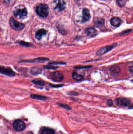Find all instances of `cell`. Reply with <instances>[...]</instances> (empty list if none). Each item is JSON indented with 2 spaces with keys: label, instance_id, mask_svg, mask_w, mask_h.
Returning <instances> with one entry per match:
<instances>
[{
  "label": "cell",
  "instance_id": "obj_1",
  "mask_svg": "<svg viewBox=\"0 0 133 134\" xmlns=\"http://www.w3.org/2000/svg\"><path fill=\"white\" fill-rule=\"evenodd\" d=\"M49 7L47 4H42L37 6L36 12L39 16L46 17L49 14Z\"/></svg>",
  "mask_w": 133,
  "mask_h": 134
},
{
  "label": "cell",
  "instance_id": "obj_2",
  "mask_svg": "<svg viewBox=\"0 0 133 134\" xmlns=\"http://www.w3.org/2000/svg\"><path fill=\"white\" fill-rule=\"evenodd\" d=\"M117 45V44L115 43L112 45H109V46H105L104 47H102L100 49L98 50L96 53V55L98 56L103 55L105 53H106L112 50L113 49H114V47H115V46H116Z\"/></svg>",
  "mask_w": 133,
  "mask_h": 134
},
{
  "label": "cell",
  "instance_id": "obj_3",
  "mask_svg": "<svg viewBox=\"0 0 133 134\" xmlns=\"http://www.w3.org/2000/svg\"><path fill=\"white\" fill-rule=\"evenodd\" d=\"M51 79L56 82H61L64 79L63 74L61 71H56L51 74Z\"/></svg>",
  "mask_w": 133,
  "mask_h": 134
},
{
  "label": "cell",
  "instance_id": "obj_4",
  "mask_svg": "<svg viewBox=\"0 0 133 134\" xmlns=\"http://www.w3.org/2000/svg\"><path fill=\"white\" fill-rule=\"evenodd\" d=\"M0 73L9 77L15 75V73L10 68L3 66H0Z\"/></svg>",
  "mask_w": 133,
  "mask_h": 134
},
{
  "label": "cell",
  "instance_id": "obj_5",
  "mask_svg": "<svg viewBox=\"0 0 133 134\" xmlns=\"http://www.w3.org/2000/svg\"><path fill=\"white\" fill-rule=\"evenodd\" d=\"M10 24L11 27L16 30H21L24 28L25 25L23 23L16 21L14 18H11L10 20Z\"/></svg>",
  "mask_w": 133,
  "mask_h": 134
},
{
  "label": "cell",
  "instance_id": "obj_6",
  "mask_svg": "<svg viewBox=\"0 0 133 134\" xmlns=\"http://www.w3.org/2000/svg\"><path fill=\"white\" fill-rule=\"evenodd\" d=\"M13 127L17 131H22L26 128V124L24 122L20 120H17L13 122Z\"/></svg>",
  "mask_w": 133,
  "mask_h": 134
},
{
  "label": "cell",
  "instance_id": "obj_7",
  "mask_svg": "<svg viewBox=\"0 0 133 134\" xmlns=\"http://www.w3.org/2000/svg\"><path fill=\"white\" fill-rule=\"evenodd\" d=\"M54 3L55 5L54 9L59 11H62L65 9L66 4L63 0H55Z\"/></svg>",
  "mask_w": 133,
  "mask_h": 134
},
{
  "label": "cell",
  "instance_id": "obj_8",
  "mask_svg": "<svg viewBox=\"0 0 133 134\" xmlns=\"http://www.w3.org/2000/svg\"><path fill=\"white\" fill-rule=\"evenodd\" d=\"M14 16L19 18H23L26 17L27 15V11L26 8L18 9L14 12Z\"/></svg>",
  "mask_w": 133,
  "mask_h": 134
},
{
  "label": "cell",
  "instance_id": "obj_9",
  "mask_svg": "<svg viewBox=\"0 0 133 134\" xmlns=\"http://www.w3.org/2000/svg\"><path fill=\"white\" fill-rule=\"evenodd\" d=\"M116 103L118 105L126 107L130 104V100L128 98H119L116 100Z\"/></svg>",
  "mask_w": 133,
  "mask_h": 134
},
{
  "label": "cell",
  "instance_id": "obj_10",
  "mask_svg": "<svg viewBox=\"0 0 133 134\" xmlns=\"http://www.w3.org/2000/svg\"><path fill=\"white\" fill-rule=\"evenodd\" d=\"M49 59L47 58L40 57L35 58L33 60H26V61H21V63H43L44 62L49 61Z\"/></svg>",
  "mask_w": 133,
  "mask_h": 134
},
{
  "label": "cell",
  "instance_id": "obj_11",
  "mask_svg": "<svg viewBox=\"0 0 133 134\" xmlns=\"http://www.w3.org/2000/svg\"><path fill=\"white\" fill-rule=\"evenodd\" d=\"M111 74L114 76H118L121 72V69L119 67L114 66L111 67L109 70Z\"/></svg>",
  "mask_w": 133,
  "mask_h": 134
},
{
  "label": "cell",
  "instance_id": "obj_12",
  "mask_svg": "<svg viewBox=\"0 0 133 134\" xmlns=\"http://www.w3.org/2000/svg\"><path fill=\"white\" fill-rule=\"evenodd\" d=\"M110 23L111 25L113 26L118 27L121 25V21L119 18L115 17L111 18L110 21Z\"/></svg>",
  "mask_w": 133,
  "mask_h": 134
},
{
  "label": "cell",
  "instance_id": "obj_13",
  "mask_svg": "<svg viewBox=\"0 0 133 134\" xmlns=\"http://www.w3.org/2000/svg\"><path fill=\"white\" fill-rule=\"evenodd\" d=\"M85 33L87 36L90 37H93L95 36L97 34V31L93 28H87L85 30Z\"/></svg>",
  "mask_w": 133,
  "mask_h": 134
},
{
  "label": "cell",
  "instance_id": "obj_14",
  "mask_svg": "<svg viewBox=\"0 0 133 134\" xmlns=\"http://www.w3.org/2000/svg\"><path fill=\"white\" fill-rule=\"evenodd\" d=\"M47 33V30L43 29H40L36 32L35 35V38L37 40H41L42 37L46 35Z\"/></svg>",
  "mask_w": 133,
  "mask_h": 134
},
{
  "label": "cell",
  "instance_id": "obj_15",
  "mask_svg": "<svg viewBox=\"0 0 133 134\" xmlns=\"http://www.w3.org/2000/svg\"><path fill=\"white\" fill-rule=\"evenodd\" d=\"M72 78L75 80L79 81L81 80L84 78L83 75L77 73L76 71H73L72 74Z\"/></svg>",
  "mask_w": 133,
  "mask_h": 134
},
{
  "label": "cell",
  "instance_id": "obj_16",
  "mask_svg": "<svg viewBox=\"0 0 133 134\" xmlns=\"http://www.w3.org/2000/svg\"><path fill=\"white\" fill-rule=\"evenodd\" d=\"M90 17V11L88 9H84L82 12V22L88 21Z\"/></svg>",
  "mask_w": 133,
  "mask_h": 134
},
{
  "label": "cell",
  "instance_id": "obj_17",
  "mask_svg": "<svg viewBox=\"0 0 133 134\" xmlns=\"http://www.w3.org/2000/svg\"><path fill=\"white\" fill-rule=\"evenodd\" d=\"M104 24V20L102 18H97L95 21V25L98 28H102Z\"/></svg>",
  "mask_w": 133,
  "mask_h": 134
},
{
  "label": "cell",
  "instance_id": "obj_18",
  "mask_svg": "<svg viewBox=\"0 0 133 134\" xmlns=\"http://www.w3.org/2000/svg\"><path fill=\"white\" fill-rule=\"evenodd\" d=\"M42 69L38 67H33L31 69L30 72L33 75H37L42 73Z\"/></svg>",
  "mask_w": 133,
  "mask_h": 134
},
{
  "label": "cell",
  "instance_id": "obj_19",
  "mask_svg": "<svg viewBox=\"0 0 133 134\" xmlns=\"http://www.w3.org/2000/svg\"><path fill=\"white\" fill-rule=\"evenodd\" d=\"M55 131L53 129L49 128H45L43 129L41 134H54Z\"/></svg>",
  "mask_w": 133,
  "mask_h": 134
},
{
  "label": "cell",
  "instance_id": "obj_20",
  "mask_svg": "<svg viewBox=\"0 0 133 134\" xmlns=\"http://www.w3.org/2000/svg\"><path fill=\"white\" fill-rule=\"evenodd\" d=\"M31 97L33 99L39 100H45L47 99V97L46 96L42 95H38L36 94H32L31 95Z\"/></svg>",
  "mask_w": 133,
  "mask_h": 134
},
{
  "label": "cell",
  "instance_id": "obj_21",
  "mask_svg": "<svg viewBox=\"0 0 133 134\" xmlns=\"http://www.w3.org/2000/svg\"><path fill=\"white\" fill-rule=\"evenodd\" d=\"M32 82L34 84H36L40 86H43L45 84V82L42 80H39V79H35L32 80Z\"/></svg>",
  "mask_w": 133,
  "mask_h": 134
},
{
  "label": "cell",
  "instance_id": "obj_22",
  "mask_svg": "<svg viewBox=\"0 0 133 134\" xmlns=\"http://www.w3.org/2000/svg\"><path fill=\"white\" fill-rule=\"evenodd\" d=\"M50 65H66V63L63 62H52L49 63Z\"/></svg>",
  "mask_w": 133,
  "mask_h": 134
},
{
  "label": "cell",
  "instance_id": "obj_23",
  "mask_svg": "<svg viewBox=\"0 0 133 134\" xmlns=\"http://www.w3.org/2000/svg\"><path fill=\"white\" fill-rule=\"evenodd\" d=\"M19 44L23 46H26V47H29L31 46V44L28 42H25L24 41H21L19 42Z\"/></svg>",
  "mask_w": 133,
  "mask_h": 134
},
{
  "label": "cell",
  "instance_id": "obj_24",
  "mask_svg": "<svg viewBox=\"0 0 133 134\" xmlns=\"http://www.w3.org/2000/svg\"><path fill=\"white\" fill-rule=\"evenodd\" d=\"M59 105H60V106L62 107L63 108H64L68 110H70L71 109V108H70V107L68 105H67L66 104H59Z\"/></svg>",
  "mask_w": 133,
  "mask_h": 134
},
{
  "label": "cell",
  "instance_id": "obj_25",
  "mask_svg": "<svg viewBox=\"0 0 133 134\" xmlns=\"http://www.w3.org/2000/svg\"><path fill=\"white\" fill-rule=\"evenodd\" d=\"M44 67L45 68L47 69H50V70H56L58 68V67H55L52 66H44Z\"/></svg>",
  "mask_w": 133,
  "mask_h": 134
},
{
  "label": "cell",
  "instance_id": "obj_26",
  "mask_svg": "<svg viewBox=\"0 0 133 134\" xmlns=\"http://www.w3.org/2000/svg\"><path fill=\"white\" fill-rule=\"evenodd\" d=\"M69 95H72V96H78V93L77 92L75 91H70L68 93Z\"/></svg>",
  "mask_w": 133,
  "mask_h": 134
},
{
  "label": "cell",
  "instance_id": "obj_27",
  "mask_svg": "<svg viewBox=\"0 0 133 134\" xmlns=\"http://www.w3.org/2000/svg\"><path fill=\"white\" fill-rule=\"evenodd\" d=\"M92 66H79L76 67H75V68L78 69H87L89 68H91Z\"/></svg>",
  "mask_w": 133,
  "mask_h": 134
},
{
  "label": "cell",
  "instance_id": "obj_28",
  "mask_svg": "<svg viewBox=\"0 0 133 134\" xmlns=\"http://www.w3.org/2000/svg\"><path fill=\"white\" fill-rule=\"evenodd\" d=\"M51 87H53L54 88H59L60 87L63 86V85H53V84H50Z\"/></svg>",
  "mask_w": 133,
  "mask_h": 134
},
{
  "label": "cell",
  "instance_id": "obj_29",
  "mask_svg": "<svg viewBox=\"0 0 133 134\" xmlns=\"http://www.w3.org/2000/svg\"><path fill=\"white\" fill-rule=\"evenodd\" d=\"M107 103L109 105H111L113 104L112 100H108Z\"/></svg>",
  "mask_w": 133,
  "mask_h": 134
},
{
  "label": "cell",
  "instance_id": "obj_30",
  "mask_svg": "<svg viewBox=\"0 0 133 134\" xmlns=\"http://www.w3.org/2000/svg\"><path fill=\"white\" fill-rule=\"evenodd\" d=\"M4 2L6 3H10L12 2L14 0H3Z\"/></svg>",
  "mask_w": 133,
  "mask_h": 134
},
{
  "label": "cell",
  "instance_id": "obj_31",
  "mask_svg": "<svg viewBox=\"0 0 133 134\" xmlns=\"http://www.w3.org/2000/svg\"><path fill=\"white\" fill-rule=\"evenodd\" d=\"M129 70L130 71V72H131V73H133V66H132L130 67V68H129Z\"/></svg>",
  "mask_w": 133,
  "mask_h": 134
},
{
  "label": "cell",
  "instance_id": "obj_32",
  "mask_svg": "<svg viewBox=\"0 0 133 134\" xmlns=\"http://www.w3.org/2000/svg\"><path fill=\"white\" fill-rule=\"evenodd\" d=\"M130 31H132V30H126V32H123L122 33V34H125V33H128V32H130Z\"/></svg>",
  "mask_w": 133,
  "mask_h": 134
},
{
  "label": "cell",
  "instance_id": "obj_33",
  "mask_svg": "<svg viewBox=\"0 0 133 134\" xmlns=\"http://www.w3.org/2000/svg\"><path fill=\"white\" fill-rule=\"evenodd\" d=\"M34 134L33 133V132H31V131H30V132H28V134Z\"/></svg>",
  "mask_w": 133,
  "mask_h": 134
}]
</instances>
